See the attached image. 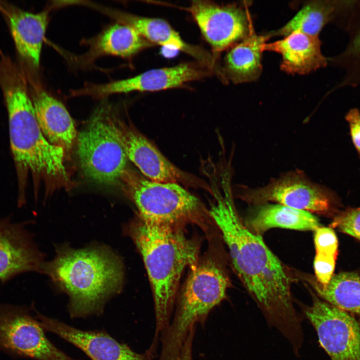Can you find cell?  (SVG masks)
Listing matches in <instances>:
<instances>
[{
  "mask_svg": "<svg viewBox=\"0 0 360 360\" xmlns=\"http://www.w3.org/2000/svg\"><path fill=\"white\" fill-rule=\"evenodd\" d=\"M44 330L28 308L0 304V350L16 358L75 360L56 347Z\"/></svg>",
  "mask_w": 360,
  "mask_h": 360,
  "instance_id": "8",
  "label": "cell"
},
{
  "mask_svg": "<svg viewBox=\"0 0 360 360\" xmlns=\"http://www.w3.org/2000/svg\"><path fill=\"white\" fill-rule=\"evenodd\" d=\"M296 276L312 288L321 299L360 317V276L357 272L338 273L334 275L324 286L309 274L297 272Z\"/></svg>",
  "mask_w": 360,
  "mask_h": 360,
  "instance_id": "22",
  "label": "cell"
},
{
  "mask_svg": "<svg viewBox=\"0 0 360 360\" xmlns=\"http://www.w3.org/2000/svg\"><path fill=\"white\" fill-rule=\"evenodd\" d=\"M152 45L134 28L118 22L108 27L94 40L90 53L96 56L108 54L126 58Z\"/></svg>",
  "mask_w": 360,
  "mask_h": 360,
  "instance_id": "23",
  "label": "cell"
},
{
  "mask_svg": "<svg viewBox=\"0 0 360 360\" xmlns=\"http://www.w3.org/2000/svg\"><path fill=\"white\" fill-rule=\"evenodd\" d=\"M246 5L218 4L208 0H193L187 10L216 54L254 32Z\"/></svg>",
  "mask_w": 360,
  "mask_h": 360,
  "instance_id": "11",
  "label": "cell"
},
{
  "mask_svg": "<svg viewBox=\"0 0 360 360\" xmlns=\"http://www.w3.org/2000/svg\"><path fill=\"white\" fill-rule=\"evenodd\" d=\"M191 267L172 323L162 337L164 348L172 354L180 350L196 323L204 322L224 298L230 284L223 266L212 256L198 259Z\"/></svg>",
  "mask_w": 360,
  "mask_h": 360,
  "instance_id": "5",
  "label": "cell"
},
{
  "mask_svg": "<svg viewBox=\"0 0 360 360\" xmlns=\"http://www.w3.org/2000/svg\"><path fill=\"white\" fill-rule=\"evenodd\" d=\"M114 118L128 159L144 177L156 182L176 183L186 188H202L212 194L211 187L206 182L177 167L136 129Z\"/></svg>",
  "mask_w": 360,
  "mask_h": 360,
  "instance_id": "12",
  "label": "cell"
},
{
  "mask_svg": "<svg viewBox=\"0 0 360 360\" xmlns=\"http://www.w3.org/2000/svg\"><path fill=\"white\" fill-rule=\"evenodd\" d=\"M350 126L353 144L360 156V112L357 108L350 110L346 116Z\"/></svg>",
  "mask_w": 360,
  "mask_h": 360,
  "instance_id": "28",
  "label": "cell"
},
{
  "mask_svg": "<svg viewBox=\"0 0 360 360\" xmlns=\"http://www.w3.org/2000/svg\"><path fill=\"white\" fill-rule=\"evenodd\" d=\"M312 303L305 310L321 346L332 360H360V322L312 292Z\"/></svg>",
  "mask_w": 360,
  "mask_h": 360,
  "instance_id": "9",
  "label": "cell"
},
{
  "mask_svg": "<svg viewBox=\"0 0 360 360\" xmlns=\"http://www.w3.org/2000/svg\"><path fill=\"white\" fill-rule=\"evenodd\" d=\"M332 226L360 240V208H348L340 212Z\"/></svg>",
  "mask_w": 360,
  "mask_h": 360,
  "instance_id": "26",
  "label": "cell"
},
{
  "mask_svg": "<svg viewBox=\"0 0 360 360\" xmlns=\"http://www.w3.org/2000/svg\"><path fill=\"white\" fill-rule=\"evenodd\" d=\"M28 221L0 218V282L3 284L22 273L42 272L44 255L26 228Z\"/></svg>",
  "mask_w": 360,
  "mask_h": 360,
  "instance_id": "14",
  "label": "cell"
},
{
  "mask_svg": "<svg viewBox=\"0 0 360 360\" xmlns=\"http://www.w3.org/2000/svg\"><path fill=\"white\" fill-rule=\"evenodd\" d=\"M240 198L260 205L274 202L294 209L328 214L334 210L332 193L315 184L300 172H292L256 188H244Z\"/></svg>",
  "mask_w": 360,
  "mask_h": 360,
  "instance_id": "10",
  "label": "cell"
},
{
  "mask_svg": "<svg viewBox=\"0 0 360 360\" xmlns=\"http://www.w3.org/2000/svg\"><path fill=\"white\" fill-rule=\"evenodd\" d=\"M120 184L145 220L178 226L200 220L206 213L200 200L180 184L152 181L128 168Z\"/></svg>",
  "mask_w": 360,
  "mask_h": 360,
  "instance_id": "6",
  "label": "cell"
},
{
  "mask_svg": "<svg viewBox=\"0 0 360 360\" xmlns=\"http://www.w3.org/2000/svg\"><path fill=\"white\" fill-rule=\"evenodd\" d=\"M245 224L259 236L275 228L314 231L321 226L318 219L310 212L279 204H268L258 205Z\"/></svg>",
  "mask_w": 360,
  "mask_h": 360,
  "instance_id": "21",
  "label": "cell"
},
{
  "mask_svg": "<svg viewBox=\"0 0 360 360\" xmlns=\"http://www.w3.org/2000/svg\"><path fill=\"white\" fill-rule=\"evenodd\" d=\"M335 10L332 2L308 1L283 26L265 34L269 38L276 36L284 37L296 32L318 36L322 30L332 18Z\"/></svg>",
  "mask_w": 360,
  "mask_h": 360,
  "instance_id": "24",
  "label": "cell"
},
{
  "mask_svg": "<svg viewBox=\"0 0 360 360\" xmlns=\"http://www.w3.org/2000/svg\"><path fill=\"white\" fill-rule=\"evenodd\" d=\"M86 6L98 10L120 23L130 26L153 44L180 50L195 58L204 66L214 65V60L211 55L202 48L185 42L178 33L163 20L138 16L90 2L86 3Z\"/></svg>",
  "mask_w": 360,
  "mask_h": 360,
  "instance_id": "16",
  "label": "cell"
},
{
  "mask_svg": "<svg viewBox=\"0 0 360 360\" xmlns=\"http://www.w3.org/2000/svg\"><path fill=\"white\" fill-rule=\"evenodd\" d=\"M229 180L222 192L212 188L214 200L208 210L229 250L233 268L248 292L273 324L286 336L300 330L291 286L292 272L270 250L261 236L250 231L239 216Z\"/></svg>",
  "mask_w": 360,
  "mask_h": 360,
  "instance_id": "1",
  "label": "cell"
},
{
  "mask_svg": "<svg viewBox=\"0 0 360 360\" xmlns=\"http://www.w3.org/2000/svg\"><path fill=\"white\" fill-rule=\"evenodd\" d=\"M77 154L84 176L104 186L120 184L128 160L114 118L99 112L78 137Z\"/></svg>",
  "mask_w": 360,
  "mask_h": 360,
  "instance_id": "7",
  "label": "cell"
},
{
  "mask_svg": "<svg viewBox=\"0 0 360 360\" xmlns=\"http://www.w3.org/2000/svg\"><path fill=\"white\" fill-rule=\"evenodd\" d=\"M314 243L316 254L336 258L338 242L332 228L320 226L316 230Z\"/></svg>",
  "mask_w": 360,
  "mask_h": 360,
  "instance_id": "25",
  "label": "cell"
},
{
  "mask_svg": "<svg viewBox=\"0 0 360 360\" xmlns=\"http://www.w3.org/2000/svg\"><path fill=\"white\" fill-rule=\"evenodd\" d=\"M336 258L316 254L314 261L315 278L322 285L327 284L334 276Z\"/></svg>",
  "mask_w": 360,
  "mask_h": 360,
  "instance_id": "27",
  "label": "cell"
},
{
  "mask_svg": "<svg viewBox=\"0 0 360 360\" xmlns=\"http://www.w3.org/2000/svg\"><path fill=\"white\" fill-rule=\"evenodd\" d=\"M268 39L265 34L253 32L230 48L224 59L223 76L236 84L258 79L262 68L264 46Z\"/></svg>",
  "mask_w": 360,
  "mask_h": 360,
  "instance_id": "20",
  "label": "cell"
},
{
  "mask_svg": "<svg viewBox=\"0 0 360 360\" xmlns=\"http://www.w3.org/2000/svg\"><path fill=\"white\" fill-rule=\"evenodd\" d=\"M36 314L44 330L74 345L92 360H147L144 356L135 352L105 332L78 330L38 312Z\"/></svg>",
  "mask_w": 360,
  "mask_h": 360,
  "instance_id": "15",
  "label": "cell"
},
{
  "mask_svg": "<svg viewBox=\"0 0 360 360\" xmlns=\"http://www.w3.org/2000/svg\"><path fill=\"white\" fill-rule=\"evenodd\" d=\"M0 12L7 22L20 56L33 67L38 68L48 22V10L33 13L8 2L0 0Z\"/></svg>",
  "mask_w": 360,
  "mask_h": 360,
  "instance_id": "17",
  "label": "cell"
},
{
  "mask_svg": "<svg viewBox=\"0 0 360 360\" xmlns=\"http://www.w3.org/2000/svg\"><path fill=\"white\" fill-rule=\"evenodd\" d=\"M195 327L192 328L175 360H192V346Z\"/></svg>",
  "mask_w": 360,
  "mask_h": 360,
  "instance_id": "29",
  "label": "cell"
},
{
  "mask_svg": "<svg viewBox=\"0 0 360 360\" xmlns=\"http://www.w3.org/2000/svg\"><path fill=\"white\" fill-rule=\"evenodd\" d=\"M32 88L31 98L43 134L51 144L62 148L68 154L76 136L69 112L60 101L43 89L33 85Z\"/></svg>",
  "mask_w": 360,
  "mask_h": 360,
  "instance_id": "18",
  "label": "cell"
},
{
  "mask_svg": "<svg viewBox=\"0 0 360 360\" xmlns=\"http://www.w3.org/2000/svg\"><path fill=\"white\" fill-rule=\"evenodd\" d=\"M128 232L142 256L152 286L157 336L169 325L182 274L198 260L199 246L178 225L150 222L139 216L128 225Z\"/></svg>",
  "mask_w": 360,
  "mask_h": 360,
  "instance_id": "4",
  "label": "cell"
},
{
  "mask_svg": "<svg viewBox=\"0 0 360 360\" xmlns=\"http://www.w3.org/2000/svg\"><path fill=\"white\" fill-rule=\"evenodd\" d=\"M352 50L355 52L360 53V32L354 41Z\"/></svg>",
  "mask_w": 360,
  "mask_h": 360,
  "instance_id": "30",
  "label": "cell"
},
{
  "mask_svg": "<svg viewBox=\"0 0 360 360\" xmlns=\"http://www.w3.org/2000/svg\"><path fill=\"white\" fill-rule=\"evenodd\" d=\"M25 74L12 60L0 61V86L6 106L10 147L18 182V204L25 202L30 172L44 179L66 183L64 150L44 137L36 117Z\"/></svg>",
  "mask_w": 360,
  "mask_h": 360,
  "instance_id": "2",
  "label": "cell"
},
{
  "mask_svg": "<svg viewBox=\"0 0 360 360\" xmlns=\"http://www.w3.org/2000/svg\"><path fill=\"white\" fill-rule=\"evenodd\" d=\"M201 64L184 63L153 69L126 79L91 85L74 92L76 95L104 96L132 92H154L179 87L185 83L208 75Z\"/></svg>",
  "mask_w": 360,
  "mask_h": 360,
  "instance_id": "13",
  "label": "cell"
},
{
  "mask_svg": "<svg viewBox=\"0 0 360 360\" xmlns=\"http://www.w3.org/2000/svg\"><path fill=\"white\" fill-rule=\"evenodd\" d=\"M318 36L294 32L282 40L266 43L264 51L282 56L280 69L290 74H305L325 67L327 58L322 54Z\"/></svg>",
  "mask_w": 360,
  "mask_h": 360,
  "instance_id": "19",
  "label": "cell"
},
{
  "mask_svg": "<svg viewBox=\"0 0 360 360\" xmlns=\"http://www.w3.org/2000/svg\"><path fill=\"white\" fill-rule=\"evenodd\" d=\"M42 272L69 296L72 318L102 313L106 302L120 292L124 282L120 257L100 246L80 249L66 245L56 247L55 258L44 263Z\"/></svg>",
  "mask_w": 360,
  "mask_h": 360,
  "instance_id": "3",
  "label": "cell"
}]
</instances>
